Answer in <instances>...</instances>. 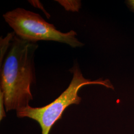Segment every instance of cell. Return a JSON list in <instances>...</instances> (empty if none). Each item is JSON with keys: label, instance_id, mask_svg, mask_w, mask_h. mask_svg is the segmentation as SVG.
<instances>
[{"label": "cell", "instance_id": "1", "mask_svg": "<svg viewBox=\"0 0 134 134\" xmlns=\"http://www.w3.org/2000/svg\"><path fill=\"white\" fill-rule=\"evenodd\" d=\"M38 45L19 38L15 34L1 67L0 90L4 92L6 112L29 106L35 83V53Z\"/></svg>", "mask_w": 134, "mask_h": 134}, {"label": "cell", "instance_id": "2", "mask_svg": "<svg viewBox=\"0 0 134 134\" xmlns=\"http://www.w3.org/2000/svg\"><path fill=\"white\" fill-rule=\"evenodd\" d=\"M69 71L72 78L67 89L53 102L41 107H32L29 105L16 111L18 118H28L38 123L42 134H49L54 125L62 117L67 107L72 104H79L81 101L79 92L83 86L96 85L112 90L114 87L109 80L99 78L91 81L83 77L77 63H75Z\"/></svg>", "mask_w": 134, "mask_h": 134}, {"label": "cell", "instance_id": "3", "mask_svg": "<svg viewBox=\"0 0 134 134\" xmlns=\"http://www.w3.org/2000/svg\"><path fill=\"white\" fill-rule=\"evenodd\" d=\"M3 16L15 34L25 41L34 43L41 40L53 41L66 44L72 48L84 45L76 37V31L72 30L62 32L37 13L18 8L7 12Z\"/></svg>", "mask_w": 134, "mask_h": 134}, {"label": "cell", "instance_id": "4", "mask_svg": "<svg viewBox=\"0 0 134 134\" xmlns=\"http://www.w3.org/2000/svg\"><path fill=\"white\" fill-rule=\"evenodd\" d=\"M14 35V32L9 33L5 37H1L0 38V66L2 65Z\"/></svg>", "mask_w": 134, "mask_h": 134}, {"label": "cell", "instance_id": "5", "mask_svg": "<svg viewBox=\"0 0 134 134\" xmlns=\"http://www.w3.org/2000/svg\"><path fill=\"white\" fill-rule=\"evenodd\" d=\"M63 6L67 11L72 12H79L81 8V3L80 1H69V0H58L56 1Z\"/></svg>", "mask_w": 134, "mask_h": 134}, {"label": "cell", "instance_id": "6", "mask_svg": "<svg viewBox=\"0 0 134 134\" xmlns=\"http://www.w3.org/2000/svg\"><path fill=\"white\" fill-rule=\"evenodd\" d=\"M5 96L4 92L0 90V121H2L7 116L5 109Z\"/></svg>", "mask_w": 134, "mask_h": 134}, {"label": "cell", "instance_id": "7", "mask_svg": "<svg viewBox=\"0 0 134 134\" xmlns=\"http://www.w3.org/2000/svg\"><path fill=\"white\" fill-rule=\"evenodd\" d=\"M29 2L31 5H34V7H36L37 8L40 9L41 10H42L44 14L45 15H46L48 19H49V18H50V15L45 10L42 4L39 1H29Z\"/></svg>", "mask_w": 134, "mask_h": 134}, {"label": "cell", "instance_id": "8", "mask_svg": "<svg viewBox=\"0 0 134 134\" xmlns=\"http://www.w3.org/2000/svg\"><path fill=\"white\" fill-rule=\"evenodd\" d=\"M126 3L130 10L134 13V0H128Z\"/></svg>", "mask_w": 134, "mask_h": 134}]
</instances>
